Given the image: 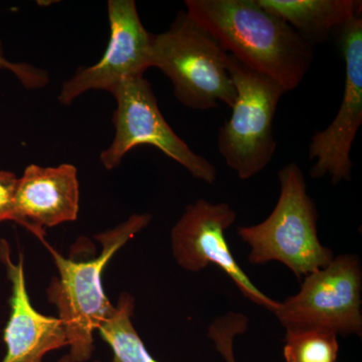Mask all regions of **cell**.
<instances>
[{
    "label": "cell",
    "mask_w": 362,
    "mask_h": 362,
    "mask_svg": "<svg viewBox=\"0 0 362 362\" xmlns=\"http://www.w3.org/2000/svg\"><path fill=\"white\" fill-rule=\"evenodd\" d=\"M135 301L132 295L122 293L110 315L97 331L113 352L112 362H159L148 350L133 325Z\"/></svg>",
    "instance_id": "obj_14"
},
{
    "label": "cell",
    "mask_w": 362,
    "mask_h": 362,
    "mask_svg": "<svg viewBox=\"0 0 362 362\" xmlns=\"http://www.w3.org/2000/svg\"><path fill=\"white\" fill-rule=\"evenodd\" d=\"M149 214H132L112 230L95 235L101 243L97 258L87 262L66 259L49 247L59 277L52 278L47 290L49 302L58 308L65 326L68 354L74 362L89 361L94 352V333L114 309L105 294L102 274L112 257L151 221Z\"/></svg>",
    "instance_id": "obj_2"
},
{
    "label": "cell",
    "mask_w": 362,
    "mask_h": 362,
    "mask_svg": "<svg viewBox=\"0 0 362 362\" xmlns=\"http://www.w3.org/2000/svg\"><path fill=\"white\" fill-rule=\"evenodd\" d=\"M237 220L235 209L226 202L197 199L185 207L171 230V251L183 270L197 273L214 264L232 279L240 293L254 304L275 312L279 302L267 296L250 280L233 256L226 230Z\"/></svg>",
    "instance_id": "obj_8"
},
{
    "label": "cell",
    "mask_w": 362,
    "mask_h": 362,
    "mask_svg": "<svg viewBox=\"0 0 362 362\" xmlns=\"http://www.w3.org/2000/svg\"><path fill=\"white\" fill-rule=\"evenodd\" d=\"M112 94L117 100L113 123L115 138L100 156L104 168H118L123 157L138 145H151L180 163L197 180L213 185L216 166L177 136L159 110L151 85L144 77L124 81Z\"/></svg>",
    "instance_id": "obj_7"
},
{
    "label": "cell",
    "mask_w": 362,
    "mask_h": 362,
    "mask_svg": "<svg viewBox=\"0 0 362 362\" xmlns=\"http://www.w3.org/2000/svg\"><path fill=\"white\" fill-rule=\"evenodd\" d=\"M0 257L11 282V317L4 330L6 354L2 362H44L45 354L68 346L61 319L42 315L33 308L26 289L23 258L14 264L4 240Z\"/></svg>",
    "instance_id": "obj_12"
},
{
    "label": "cell",
    "mask_w": 362,
    "mask_h": 362,
    "mask_svg": "<svg viewBox=\"0 0 362 362\" xmlns=\"http://www.w3.org/2000/svg\"><path fill=\"white\" fill-rule=\"evenodd\" d=\"M185 6L230 56L286 92L299 87L308 73L313 45L257 0H187Z\"/></svg>",
    "instance_id": "obj_1"
},
{
    "label": "cell",
    "mask_w": 362,
    "mask_h": 362,
    "mask_svg": "<svg viewBox=\"0 0 362 362\" xmlns=\"http://www.w3.org/2000/svg\"><path fill=\"white\" fill-rule=\"evenodd\" d=\"M152 66L171 81L176 99L187 108L206 111L223 103L232 109L235 104L228 52L187 11L165 33L152 35Z\"/></svg>",
    "instance_id": "obj_4"
},
{
    "label": "cell",
    "mask_w": 362,
    "mask_h": 362,
    "mask_svg": "<svg viewBox=\"0 0 362 362\" xmlns=\"http://www.w3.org/2000/svg\"><path fill=\"white\" fill-rule=\"evenodd\" d=\"M0 69L13 71L20 78L21 82L28 87H39V86H44L47 82V76L45 75L44 71L35 70L25 65L9 63L1 56V54H0Z\"/></svg>",
    "instance_id": "obj_17"
},
{
    "label": "cell",
    "mask_w": 362,
    "mask_h": 362,
    "mask_svg": "<svg viewBox=\"0 0 362 362\" xmlns=\"http://www.w3.org/2000/svg\"><path fill=\"white\" fill-rule=\"evenodd\" d=\"M108 16L111 37L103 58L64 83L59 96L62 104L70 105L89 90L113 93L124 81L142 77L150 68L153 35L143 26L134 0H110Z\"/></svg>",
    "instance_id": "obj_10"
},
{
    "label": "cell",
    "mask_w": 362,
    "mask_h": 362,
    "mask_svg": "<svg viewBox=\"0 0 362 362\" xmlns=\"http://www.w3.org/2000/svg\"><path fill=\"white\" fill-rule=\"evenodd\" d=\"M361 292L359 257L340 255L304 277L299 292L279 302L274 314L286 332L324 330L337 337H361Z\"/></svg>",
    "instance_id": "obj_6"
},
{
    "label": "cell",
    "mask_w": 362,
    "mask_h": 362,
    "mask_svg": "<svg viewBox=\"0 0 362 362\" xmlns=\"http://www.w3.org/2000/svg\"><path fill=\"white\" fill-rule=\"evenodd\" d=\"M269 13L282 18L307 42L313 45L329 40L339 30L361 16L357 0H257Z\"/></svg>",
    "instance_id": "obj_13"
},
{
    "label": "cell",
    "mask_w": 362,
    "mask_h": 362,
    "mask_svg": "<svg viewBox=\"0 0 362 362\" xmlns=\"http://www.w3.org/2000/svg\"><path fill=\"white\" fill-rule=\"evenodd\" d=\"M58 362H74L71 361V357L69 356H65L62 357L61 359ZM94 362H100V361H94Z\"/></svg>",
    "instance_id": "obj_18"
},
{
    "label": "cell",
    "mask_w": 362,
    "mask_h": 362,
    "mask_svg": "<svg viewBox=\"0 0 362 362\" xmlns=\"http://www.w3.org/2000/svg\"><path fill=\"white\" fill-rule=\"evenodd\" d=\"M78 170L71 164L42 168L30 164L18 178L14 197L16 223L45 243V228L77 220Z\"/></svg>",
    "instance_id": "obj_11"
},
{
    "label": "cell",
    "mask_w": 362,
    "mask_h": 362,
    "mask_svg": "<svg viewBox=\"0 0 362 362\" xmlns=\"http://www.w3.org/2000/svg\"><path fill=\"white\" fill-rule=\"evenodd\" d=\"M345 81L341 104L327 128L312 136L308 156L314 180L329 176L332 185L351 180L352 144L362 124V18L339 28Z\"/></svg>",
    "instance_id": "obj_9"
},
{
    "label": "cell",
    "mask_w": 362,
    "mask_h": 362,
    "mask_svg": "<svg viewBox=\"0 0 362 362\" xmlns=\"http://www.w3.org/2000/svg\"><path fill=\"white\" fill-rule=\"evenodd\" d=\"M18 178L11 171L0 170V223L16 221L14 197Z\"/></svg>",
    "instance_id": "obj_16"
},
{
    "label": "cell",
    "mask_w": 362,
    "mask_h": 362,
    "mask_svg": "<svg viewBox=\"0 0 362 362\" xmlns=\"http://www.w3.org/2000/svg\"><path fill=\"white\" fill-rule=\"evenodd\" d=\"M338 350L337 335L329 331L286 332V362H337Z\"/></svg>",
    "instance_id": "obj_15"
},
{
    "label": "cell",
    "mask_w": 362,
    "mask_h": 362,
    "mask_svg": "<svg viewBox=\"0 0 362 362\" xmlns=\"http://www.w3.org/2000/svg\"><path fill=\"white\" fill-rule=\"evenodd\" d=\"M280 195L275 209L262 223L240 226L238 235L250 247L252 265L278 262L298 279L320 270L334 258L318 237V211L307 194L306 178L296 162L279 170Z\"/></svg>",
    "instance_id": "obj_3"
},
{
    "label": "cell",
    "mask_w": 362,
    "mask_h": 362,
    "mask_svg": "<svg viewBox=\"0 0 362 362\" xmlns=\"http://www.w3.org/2000/svg\"><path fill=\"white\" fill-rule=\"evenodd\" d=\"M228 71L237 98L232 115L220 128L218 152L242 180H251L271 163L278 143L274 119L284 88L228 54Z\"/></svg>",
    "instance_id": "obj_5"
}]
</instances>
